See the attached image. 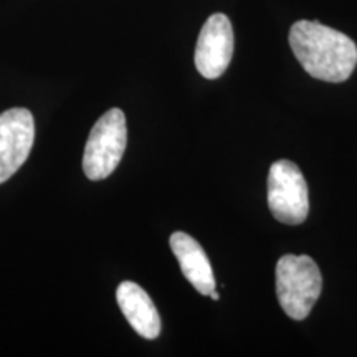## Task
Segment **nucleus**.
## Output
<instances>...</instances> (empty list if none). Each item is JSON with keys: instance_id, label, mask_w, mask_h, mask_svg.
<instances>
[{"instance_id": "6e6552de", "label": "nucleus", "mask_w": 357, "mask_h": 357, "mask_svg": "<svg viewBox=\"0 0 357 357\" xmlns=\"http://www.w3.org/2000/svg\"><path fill=\"white\" fill-rule=\"evenodd\" d=\"M116 300L124 318L139 336L155 339L160 334L159 311L144 289L134 281H123L116 289Z\"/></svg>"}, {"instance_id": "423d86ee", "label": "nucleus", "mask_w": 357, "mask_h": 357, "mask_svg": "<svg viewBox=\"0 0 357 357\" xmlns=\"http://www.w3.org/2000/svg\"><path fill=\"white\" fill-rule=\"evenodd\" d=\"M234 56V29L229 17L213 13L200 30L195 47V66L207 79L220 78Z\"/></svg>"}, {"instance_id": "1a4fd4ad", "label": "nucleus", "mask_w": 357, "mask_h": 357, "mask_svg": "<svg viewBox=\"0 0 357 357\" xmlns=\"http://www.w3.org/2000/svg\"><path fill=\"white\" fill-rule=\"evenodd\" d=\"M211 298H212V300H215V301H217L218 298H220V296H218V293L215 291V289H213V291L211 293Z\"/></svg>"}, {"instance_id": "f257e3e1", "label": "nucleus", "mask_w": 357, "mask_h": 357, "mask_svg": "<svg viewBox=\"0 0 357 357\" xmlns=\"http://www.w3.org/2000/svg\"><path fill=\"white\" fill-rule=\"evenodd\" d=\"M289 45L303 68L321 82H346L357 65L352 38L319 22H296L289 30Z\"/></svg>"}, {"instance_id": "f03ea898", "label": "nucleus", "mask_w": 357, "mask_h": 357, "mask_svg": "<svg viewBox=\"0 0 357 357\" xmlns=\"http://www.w3.org/2000/svg\"><path fill=\"white\" fill-rule=\"evenodd\" d=\"M323 276L314 260L307 255H284L276 263V294L283 311L301 321L318 301Z\"/></svg>"}, {"instance_id": "20e7f679", "label": "nucleus", "mask_w": 357, "mask_h": 357, "mask_svg": "<svg viewBox=\"0 0 357 357\" xmlns=\"http://www.w3.org/2000/svg\"><path fill=\"white\" fill-rule=\"evenodd\" d=\"M268 207L278 222L298 225L310 212L307 184L291 160H276L268 174Z\"/></svg>"}, {"instance_id": "39448f33", "label": "nucleus", "mask_w": 357, "mask_h": 357, "mask_svg": "<svg viewBox=\"0 0 357 357\" xmlns=\"http://www.w3.org/2000/svg\"><path fill=\"white\" fill-rule=\"evenodd\" d=\"M33 141L35 121L29 109L12 108L0 114V184L24 166Z\"/></svg>"}, {"instance_id": "0eeeda50", "label": "nucleus", "mask_w": 357, "mask_h": 357, "mask_svg": "<svg viewBox=\"0 0 357 357\" xmlns=\"http://www.w3.org/2000/svg\"><path fill=\"white\" fill-rule=\"evenodd\" d=\"M171 248L176 255L178 265H181L182 275L200 294L211 296L215 289V278L208 261L207 253L200 247V243L184 231H176L171 235Z\"/></svg>"}, {"instance_id": "7ed1b4c3", "label": "nucleus", "mask_w": 357, "mask_h": 357, "mask_svg": "<svg viewBox=\"0 0 357 357\" xmlns=\"http://www.w3.org/2000/svg\"><path fill=\"white\" fill-rule=\"evenodd\" d=\"M128 142L126 116L121 109L106 111L93 126L83 154V171L91 181L109 177L121 162Z\"/></svg>"}]
</instances>
